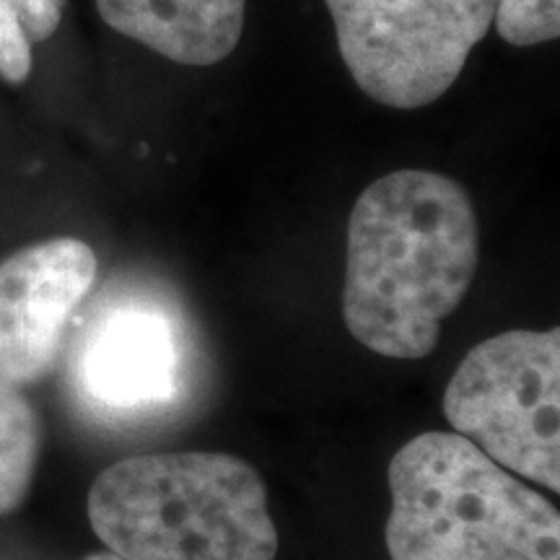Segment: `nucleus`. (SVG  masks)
Wrapping results in <instances>:
<instances>
[{
  "label": "nucleus",
  "mask_w": 560,
  "mask_h": 560,
  "mask_svg": "<svg viewBox=\"0 0 560 560\" xmlns=\"http://www.w3.org/2000/svg\"><path fill=\"white\" fill-rule=\"evenodd\" d=\"M478 260V215L459 182L429 170L384 174L350 210L348 332L384 359H425L470 291Z\"/></svg>",
  "instance_id": "nucleus-1"
},
{
  "label": "nucleus",
  "mask_w": 560,
  "mask_h": 560,
  "mask_svg": "<svg viewBox=\"0 0 560 560\" xmlns=\"http://www.w3.org/2000/svg\"><path fill=\"white\" fill-rule=\"evenodd\" d=\"M89 522L122 560H276L268 490L249 462L219 452L117 462L89 490Z\"/></svg>",
  "instance_id": "nucleus-2"
},
{
  "label": "nucleus",
  "mask_w": 560,
  "mask_h": 560,
  "mask_svg": "<svg viewBox=\"0 0 560 560\" xmlns=\"http://www.w3.org/2000/svg\"><path fill=\"white\" fill-rule=\"evenodd\" d=\"M392 560H560L548 499L459 433H420L389 462Z\"/></svg>",
  "instance_id": "nucleus-3"
},
{
  "label": "nucleus",
  "mask_w": 560,
  "mask_h": 560,
  "mask_svg": "<svg viewBox=\"0 0 560 560\" xmlns=\"http://www.w3.org/2000/svg\"><path fill=\"white\" fill-rule=\"evenodd\" d=\"M560 332L511 330L462 359L444 392L454 433L509 472L560 490Z\"/></svg>",
  "instance_id": "nucleus-4"
},
{
  "label": "nucleus",
  "mask_w": 560,
  "mask_h": 560,
  "mask_svg": "<svg viewBox=\"0 0 560 560\" xmlns=\"http://www.w3.org/2000/svg\"><path fill=\"white\" fill-rule=\"evenodd\" d=\"M342 62L392 109L433 104L495 21L499 0H325Z\"/></svg>",
  "instance_id": "nucleus-5"
},
{
  "label": "nucleus",
  "mask_w": 560,
  "mask_h": 560,
  "mask_svg": "<svg viewBox=\"0 0 560 560\" xmlns=\"http://www.w3.org/2000/svg\"><path fill=\"white\" fill-rule=\"evenodd\" d=\"M185 335L164 299L145 291L104 293L70 359V384L91 412L145 418L177 402Z\"/></svg>",
  "instance_id": "nucleus-6"
},
{
  "label": "nucleus",
  "mask_w": 560,
  "mask_h": 560,
  "mask_svg": "<svg viewBox=\"0 0 560 560\" xmlns=\"http://www.w3.org/2000/svg\"><path fill=\"white\" fill-rule=\"evenodd\" d=\"M94 249L58 236L0 262V380L26 387L45 380L96 280Z\"/></svg>",
  "instance_id": "nucleus-7"
},
{
  "label": "nucleus",
  "mask_w": 560,
  "mask_h": 560,
  "mask_svg": "<svg viewBox=\"0 0 560 560\" xmlns=\"http://www.w3.org/2000/svg\"><path fill=\"white\" fill-rule=\"evenodd\" d=\"M247 0H96L104 24L179 66H215L236 50Z\"/></svg>",
  "instance_id": "nucleus-8"
},
{
  "label": "nucleus",
  "mask_w": 560,
  "mask_h": 560,
  "mask_svg": "<svg viewBox=\"0 0 560 560\" xmlns=\"http://www.w3.org/2000/svg\"><path fill=\"white\" fill-rule=\"evenodd\" d=\"M42 450V423L16 384L0 380V516L30 495Z\"/></svg>",
  "instance_id": "nucleus-9"
},
{
  "label": "nucleus",
  "mask_w": 560,
  "mask_h": 560,
  "mask_svg": "<svg viewBox=\"0 0 560 560\" xmlns=\"http://www.w3.org/2000/svg\"><path fill=\"white\" fill-rule=\"evenodd\" d=\"M60 21L62 0H0V79H30L32 45L50 39Z\"/></svg>",
  "instance_id": "nucleus-10"
},
{
  "label": "nucleus",
  "mask_w": 560,
  "mask_h": 560,
  "mask_svg": "<svg viewBox=\"0 0 560 560\" xmlns=\"http://www.w3.org/2000/svg\"><path fill=\"white\" fill-rule=\"evenodd\" d=\"M493 24L514 47H535L558 39L560 0H499Z\"/></svg>",
  "instance_id": "nucleus-11"
},
{
  "label": "nucleus",
  "mask_w": 560,
  "mask_h": 560,
  "mask_svg": "<svg viewBox=\"0 0 560 560\" xmlns=\"http://www.w3.org/2000/svg\"><path fill=\"white\" fill-rule=\"evenodd\" d=\"M86 560H122V558H117L115 552H94V556H89Z\"/></svg>",
  "instance_id": "nucleus-12"
}]
</instances>
